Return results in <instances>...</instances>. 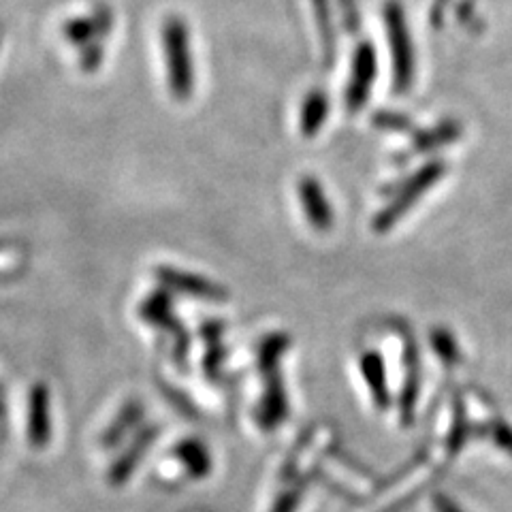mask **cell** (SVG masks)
<instances>
[{
    "mask_svg": "<svg viewBox=\"0 0 512 512\" xmlns=\"http://www.w3.org/2000/svg\"><path fill=\"white\" fill-rule=\"evenodd\" d=\"M163 54L169 92L178 101H188L195 92V60H192L190 28L178 15H171L163 24Z\"/></svg>",
    "mask_w": 512,
    "mask_h": 512,
    "instance_id": "cell-1",
    "label": "cell"
},
{
    "mask_svg": "<svg viewBox=\"0 0 512 512\" xmlns=\"http://www.w3.org/2000/svg\"><path fill=\"white\" fill-rule=\"evenodd\" d=\"M384 28H387V41L393 64V92L406 94L412 90L416 58L410 28L406 22V11L399 0H389L384 5Z\"/></svg>",
    "mask_w": 512,
    "mask_h": 512,
    "instance_id": "cell-2",
    "label": "cell"
},
{
    "mask_svg": "<svg viewBox=\"0 0 512 512\" xmlns=\"http://www.w3.org/2000/svg\"><path fill=\"white\" fill-rule=\"evenodd\" d=\"M448 165L444 160H429L427 165H423L419 171H414L410 178L395 190V197L387 203L384 210H380L374 220H372V229L376 233H387L393 229L397 220L402 218L406 212H410L414 203L419 201L425 192L431 190L436 182L442 180V175H446Z\"/></svg>",
    "mask_w": 512,
    "mask_h": 512,
    "instance_id": "cell-3",
    "label": "cell"
},
{
    "mask_svg": "<svg viewBox=\"0 0 512 512\" xmlns=\"http://www.w3.org/2000/svg\"><path fill=\"white\" fill-rule=\"evenodd\" d=\"M378 77V56L370 41L357 43L352 52L350 62V77L346 88V107L352 114H357L367 103V96L372 92V86Z\"/></svg>",
    "mask_w": 512,
    "mask_h": 512,
    "instance_id": "cell-4",
    "label": "cell"
},
{
    "mask_svg": "<svg viewBox=\"0 0 512 512\" xmlns=\"http://www.w3.org/2000/svg\"><path fill=\"white\" fill-rule=\"evenodd\" d=\"M139 312H141V318L148 320L152 327H158V329L171 333V338L175 342V361L182 365L186 352H188V335L180 327L178 318L173 316L169 291H165L163 288V291L152 293L146 301L141 303Z\"/></svg>",
    "mask_w": 512,
    "mask_h": 512,
    "instance_id": "cell-5",
    "label": "cell"
},
{
    "mask_svg": "<svg viewBox=\"0 0 512 512\" xmlns=\"http://www.w3.org/2000/svg\"><path fill=\"white\" fill-rule=\"evenodd\" d=\"M154 276L160 282V286H163L169 293H182V295L205 299V301L229 299V293L224 286L207 280V278H201L197 274H186V271H180L175 267H156Z\"/></svg>",
    "mask_w": 512,
    "mask_h": 512,
    "instance_id": "cell-6",
    "label": "cell"
},
{
    "mask_svg": "<svg viewBox=\"0 0 512 512\" xmlns=\"http://www.w3.org/2000/svg\"><path fill=\"white\" fill-rule=\"evenodd\" d=\"M297 195H299L301 210L306 214L308 222L312 224V229L320 233L331 231L335 214L323 184H320L316 178H312V175H303L297 184Z\"/></svg>",
    "mask_w": 512,
    "mask_h": 512,
    "instance_id": "cell-7",
    "label": "cell"
},
{
    "mask_svg": "<svg viewBox=\"0 0 512 512\" xmlns=\"http://www.w3.org/2000/svg\"><path fill=\"white\" fill-rule=\"evenodd\" d=\"M288 416V397L284 382L278 372L265 374V389L259 406H256L254 419L259 423L263 431H274L278 429Z\"/></svg>",
    "mask_w": 512,
    "mask_h": 512,
    "instance_id": "cell-8",
    "label": "cell"
},
{
    "mask_svg": "<svg viewBox=\"0 0 512 512\" xmlns=\"http://www.w3.org/2000/svg\"><path fill=\"white\" fill-rule=\"evenodd\" d=\"M52 423H50V393L45 384H35L28 397V438L30 444L43 448L50 442Z\"/></svg>",
    "mask_w": 512,
    "mask_h": 512,
    "instance_id": "cell-9",
    "label": "cell"
},
{
    "mask_svg": "<svg viewBox=\"0 0 512 512\" xmlns=\"http://www.w3.org/2000/svg\"><path fill=\"white\" fill-rule=\"evenodd\" d=\"M160 429L156 425H150V427H143L137 438L128 444L126 451L116 459L114 466H111L109 470V480L111 485H124L128 478H131V474L135 472V468L139 466V461L143 459V455L148 453L150 444L158 438Z\"/></svg>",
    "mask_w": 512,
    "mask_h": 512,
    "instance_id": "cell-10",
    "label": "cell"
},
{
    "mask_svg": "<svg viewBox=\"0 0 512 512\" xmlns=\"http://www.w3.org/2000/svg\"><path fill=\"white\" fill-rule=\"evenodd\" d=\"M361 374L363 380L370 389V395L374 404L380 410H387L391 404V393H389V382H387V370H384V361L376 350H365L361 355Z\"/></svg>",
    "mask_w": 512,
    "mask_h": 512,
    "instance_id": "cell-11",
    "label": "cell"
},
{
    "mask_svg": "<svg viewBox=\"0 0 512 512\" xmlns=\"http://www.w3.org/2000/svg\"><path fill=\"white\" fill-rule=\"evenodd\" d=\"M406 382L402 389V397H399V416H402V423L410 425L414 419V406L416 399H419V350L412 338H406Z\"/></svg>",
    "mask_w": 512,
    "mask_h": 512,
    "instance_id": "cell-12",
    "label": "cell"
},
{
    "mask_svg": "<svg viewBox=\"0 0 512 512\" xmlns=\"http://www.w3.org/2000/svg\"><path fill=\"white\" fill-rule=\"evenodd\" d=\"M173 457L192 478H205L212 472V455L199 438H184L173 448Z\"/></svg>",
    "mask_w": 512,
    "mask_h": 512,
    "instance_id": "cell-13",
    "label": "cell"
},
{
    "mask_svg": "<svg viewBox=\"0 0 512 512\" xmlns=\"http://www.w3.org/2000/svg\"><path fill=\"white\" fill-rule=\"evenodd\" d=\"M329 116V96L323 90H310L303 99L301 114H299V128L301 135L306 139H312L320 128H323L325 120Z\"/></svg>",
    "mask_w": 512,
    "mask_h": 512,
    "instance_id": "cell-14",
    "label": "cell"
},
{
    "mask_svg": "<svg viewBox=\"0 0 512 512\" xmlns=\"http://www.w3.org/2000/svg\"><path fill=\"white\" fill-rule=\"evenodd\" d=\"M143 414H146V408H143L141 399H131V402H126L103 434L101 442L105 444V448L118 446L143 421Z\"/></svg>",
    "mask_w": 512,
    "mask_h": 512,
    "instance_id": "cell-15",
    "label": "cell"
},
{
    "mask_svg": "<svg viewBox=\"0 0 512 512\" xmlns=\"http://www.w3.org/2000/svg\"><path fill=\"white\" fill-rule=\"evenodd\" d=\"M312 11L318 28L320 47H323V60L327 67H331L335 60V52H338V35H335L331 0H312Z\"/></svg>",
    "mask_w": 512,
    "mask_h": 512,
    "instance_id": "cell-16",
    "label": "cell"
},
{
    "mask_svg": "<svg viewBox=\"0 0 512 512\" xmlns=\"http://www.w3.org/2000/svg\"><path fill=\"white\" fill-rule=\"evenodd\" d=\"M463 133V126L455 120H444L440 124H436L434 128H429V131H421L416 133L414 143H412V152L419 154V152H434L440 150L448 143H453L461 137Z\"/></svg>",
    "mask_w": 512,
    "mask_h": 512,
    "instance_id": "cell-17",
    "label": "cell"
},
{
    "mask_svg": "<svg viewBox=\"0 0 512 512\" xmlns=\"http://www.w3.org/2000/svg\"><path fill=\"white\" fill-rule=\"evenodd\" d=\"M288 346H291V340H288V335L284 333H271L259 344V350H256V365H259L263 376L278 372V363L288 350Z\"/></svg>",
    "mask_w": 512,
    "mask_h": 512,
    "instance_id": "cell-18",
    "label": "cell"
},
{
    "mask_svg": "<svg viewBox=\"0 0 512 512\" xmlns=\"http://www.w3.org/2000/svg\"><path fill=\"white\" fill-rule=\"evenodd\" d=\"M470 436V425H468V416H466V408H463V402L457 397L453 404V423H451V431H448L446 438V451L451 455H457L463 451Z\"/></svg>",
    "mask_w": 512,
    "mask_h": 512,
    "instance_id": "cell-19",
    "label": "cell"
},
{
    "mask_svg": "<svg viewBox=\"0 0 512 512\" xmlns=\"http://www.w3.org/2000/svg\"><path fill=\"white\" fill-rule=\"evenodd\" d=\"M429 338H431V348H434L442 365L451 367L461 361V348H459L457 340L453 338L451 331L444 327H436V329H431Z\"/></svg>",
    "mask_w": 512,
    "mask_h": 512,
    "instance_id": "cell-20",
    "label": "cell"
},
{
    "mask_svg": "<svg viewBox=\"0 0 512 512\" xmlns=\"http://www.w3.org/2000/svg\"><path fill=\"white\" fill-rule=\"evenodd\" d=\"M64 37H67L71 43L82 45V47H86L88 43H94V41H101L92 18L71 20L67 26H64Z\"/></svg>",
    "mask_w": 512,
    "mask_h": 512,
    "instance_id": "cell-21",
    "label": "cell"
},
{
    "mask_svg": "<svg viewBox=\"0 0 512 512\" xmlns=\"http://www.w3.org/2000/svg\"><path fill=\"white\" fill-rule=\"evenodd\" d=\"M306 480H297L295 485L288 487L284 493H280V498L276 500L271 512H297L301 500H303V491H306Z\"/></svg>",
    "mask_w": 512,
    "mask_h": 512,
    "instance_id": "cell-22",
    "label": "cell"
},
{
    "mask_svg": "<svg viewBox=\"0 0 512 512\" xmlns=\"http://www.w3.org/2000/svg\"><path fill=\"white\" fill-rule=\"evenodd\" d=\"M483 434L489 436L493 440V444L500 448V451L512 455V425H508L504 421H491L489 425H485Z\"/></svg>",
    "mask_w": 512,
    "mask_h": 512,
    "instance_id": "cell-23",
    "label": "cell"
},
{
    "mask_svg": "<svg viewBox=\"0 0 512 512\" xmlns=\"http://www.w3.org/2000/svg\"><path fill=\"white\" fill-rule=\"evenodd\" d=\"M338 9L344 30L350 37H357V32L361 30V9L357 0H338Z\"/></svg>",
    "mask_w": 512,
    "mask_h": 512,
    "instance_id": "cell-24",
    "label": "cell"
},
{
    "mask_svg": "<svg viewBox=\"0 0 512 512\" xmlns=\"http://www.w3.org/2000/svg\"><path fill=\"white\" fill-rule=\"evenodd\" d=\"M374 126L387 128V131H406V133L414 131V124L406 116L391 114V111H380V114H376Z\"/></svg>",
    "mask_w": 512,
    "mask_h": 512,
    "instance_id": "cell-25",
    "label": "cell"
},
{
    "mask_svg": "<svg viewBox=\"0 0 512 512\" xmlns=\"http://www.w3.org/2000/svg\"><path fill=\"white\" fill-rule=\"evenodd\" d=\"M103 56H105V54H103V47H101L99 41L88 43L86 47H82V69L88 71V73L96 71V69L101 67Z\"/></svg>",
    "mask_w": 512,
    "mask_h": 512,
    "instance_id": "cell-26",
    "label": "cell"
},
{
    "mask_svg": "<svg viewBox=\"0 0 512 512\" xmlns=\"http://www.w3.org/2000/svg\"><path fill=\"white\" fill-rule=\"evenodd\" d=\"M453 0H434V5L429 9V22L434 28H440L444 24V13L451 7Z\"/></svg>",
    "mask_w": 512,
    "mask_h": 512,
    "instance_id": "cell-27",
    "label": "cell"
},
{
    "mask_svg": "<svg viewBox=\"0 0 512 512\" xmlns=\"http://www.w3.org/2000/svg\"><path fill=\"white\" fill-rule=\"evenodd\" d=\"M431 504H434L436 512H466L457 502H453L448 498L446 493H434V498H431Z\"/></svg>",
    "mask_w": 512,
    "mask_h": 512,
    "instance_id": "cell-28",
    "label": "cell"
},
{
    "mask_svg": "<svg viewBox=\"0 0 512 512\" xmlns=\"http://www.w3.org/2000/svg\"><path fill=\"white\" fill-rule=\"evenodd\" d=\"M476 13V7H474V0H461V3L457 5V15L461 22H468L474 18Z\"/></svg>",
    "mask_w": 512,
    "mask_h": 512,
    "instance_id": "cell-29",
    "label": "cell"
},
{
    "mask_svg": "<svg viewBox=\"0 0 512 512\" xmlns=\"http://www.w3.org/2000/svg\"><path fill=\"white\" fill-rule=\"evenodd\" d=\"M0 410H3V389H0Z\"/></svg>",
    "mask_w": 512,
    "mask_h": 512,
    "instance_id": "cell-30",
    "label": "cell"
}]
</instances>
